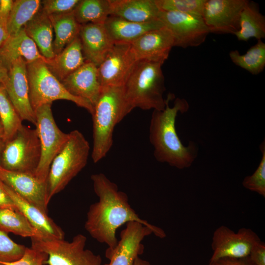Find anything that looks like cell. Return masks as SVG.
Listing matches in <instances>:
<instances>
[{
    "instance_id": "obj_1",
    "label": "cell",
    "mask_w": 265,
    "mask_h": 265,
    "mask_svg": "<svg viewBox=\"0 0 265 265\" xmlns=\"http://www.w3.org/2000/svg\"><path fill=\"white\" fill-rule=\"evenodd\" d=\"M91 179L99 201L90 206L84 228L92 238L113 249L118 242L117 230L132 221L138 222L153 229L155 235L159 238L165 237L162 229L139 217L129 204L127 194L119 190L117 185L104 174H93Z\"/></svg>"
},
{
    "instance_id": "obj_2",
    "label": "cell",
    "mask_w": 265,
    "mask_h": 265,
    "mask_svg": "<svg viewBox=\"0 0 265 265\" xmlns=\"http://www.w3.org/2000/svg\"><path fill=\"white\" fill-rule=\"evenodd\" d=\"M174 98L173 94H169L165 108L163 110H153L149 139L157 161L183 169L192 164L197 156L198 148L193 141H190L187 146H184L177 134L175 127L177 116L179 112H186L189 105L185 99L178 98L174 106L170 107L169 103Z\"/></svg>"
},
{
    "instance_id": "obj_3",
    "label": "cell",
    "mask_w": 265,
    "mask_h": 265,
    "mask_svg": "<svg viewBox=\"0 0 265 265\" xmlns=\"http://www.w3.org/2000/svg\"><path fill=\"white\" fill-rule=\"evenodd\" d=\"M162 65L147 60L137 62L123 86L126 111L128 114L135 107L143 110H163L166 99Z\"/></svg>"
},
{
    "instance_id": "obj_4",
    "label": "cell",
    "mask_w": 265,
    "mask_h": 265,
    "mask_svg": "<svg viewBox=\"0 0 265 265\" xmlns=\"http://www.w3.org/2000/svg\"><path fill=\"white\" fill-rule=\"evenodd\" d=\"M93 121V148L94 163L105 158L113 144L115 126L127 115L123 86L102 87L91 114Z\"/></svg>"
},
{
    "instance_id": "obj_5",
    "label": "cell",
    "mask_w": 265,
    "mask_h": 265,
    "mask_svg": "<svg viewBox=\"0 0 265 265\" xmlns=\"http://www.w3.org/2000/svg\"><path fill=\"white\" fill-rule=\"evenodd\" d=\"M90 146L78 130L69 133L63 147L53 159L47 180V203L63 190L87 164Z\"/></svg>"
},
{
    "instance_id": "obj_6",
    "label": "cell",
    "mask_w": 265,
    "mask_h": 265,
    "mask_svg": "<svg viewBox=\"0 0 265 265\" xmlns=\"http://www.w3.org/2000/svg\"><path fill=\"white\" fill-rule=\"evenodd\" d=\"M26 68L29 100L34 111L42 105L52 104L58 100H65L74 103L92 114V105L89 102L71 94L53 74L45 62L26 63Z\"/></svg>"
},
{
    "instance_id": "obj_7",
    "label": "cell",
    "mask_w": 265,
    "mask_h": 265,
    "mask_svg": "<svg viewBox=\"0 0 265 265\" xmlns=\"http://www.w3.org/2000/svg\"><path fill=\"white\" fill-rule=\"evenodd\" d=\"M41 154L36 129L23 125L10 140L5 142L0 167L12 171L34 173Z\"/></svg>"
},
{
    "instance_id": "obj_8",
    "label": "cell",
    "mask_w": 265,
    "mask_h": 265,
    "mask_svg": "<svg viewBox=\"0 0 265 265\" xmlns=\"http://www.w3.org/2000/svg\"><path fill=\"white\" fill-rule=\"evenodd\" d=\"M31 247L46 253L48 265H102L100 255L85 249L86 237L75 236L71 241L64 239H41L32 238Z\"/></svg>"
},
{
    "instance_id": "obj_9",
    "label": "cell",
    "mask_w": 265,
    "mask_h": 265,
    "mask_svg": "<svg viewBox=\"0 0 265 265\" xmlns=\"http://www.w3.org/2000/svg\"><path fill=\"white\" fill-rule=\"evenodd\" d=\"M52 104H47L34 111L36 130L41 146L40 160L34 174L47 182L52 162L69 137V133L61 131L57 126L51 109Z\"/></svg>"
},
{
    "instance_id": "obj_10",
    "label": "cell",
    "mask_w": 265,
    "mask_h": 265,
    "mask_svg": "<svg viewBox=\"0 0 265 265\" xmlns=\"http://www.w3.org/2000/svg\"><path fill=\"white\" fill-rule=\"evenodd\" d=\"M260 240L258 235L250 228L243 227L235 232L227 226H220L212 237L213 254L210 264L223 258H246Z\"/></svg>"
},
{
    "instance_id": "obj_11",
    "label": "cell",
    "mask_w": 265,
    "mask_h": 265,
    "mask_svg": "<svg viewBox=\"0 0 265 265\" xmlns=\"http://www.w3.org/2000/svg\"><path fill=\"white\" fill-rule=\"evenodd\" d=\"M158 19L170 31L174 38V47L198 46L205 41L210 33L202 16L160 11Z\"/></svg>"
},
{
    "instance_id": "obj_12",
    "label": "cell",
    "mask_w": 265,
    "mask_h": 265,
    "mask_svg": "<svg viewBox=\"0 0 265 265\" xmlns=\"http://www.w3.org/2000/svg\"><path fill=\"white\" fill-rule=\"evenodd\" d=\"M137 61L130 43L114 42L98 67L102 87L123 86Z\"/></svg>"
},
{
    "instance_id": "obj_13",
    "label": "cell",
    "mask_w": 265,
    "mask_h": 265,
    "mask_svg": "<svg viewBox=\"0 0 265 265\" xmlns=\"http://www.w3.org/2000/svg\"><path fill=\"white\" fill-rule=\"evenodd\" d=\"M126 224L116 246L106 249L105 256L109 263L104 265H133L136 258L144 252L143 240L152 233L155 235L153 229L138 222H129Z\"/></svg>"
},
{
    "instance_id": "obj_14",
    "label": "cell",
    "mask_w": 265,
    "mask_h": 265,
    "mask_svg": "<svg viewBox=\"0 0 265 265\" xmlns=\"http://www.w3.org/2000/svg\"><path fill=\"white\" fill-rule=\"evenodd\" d=\"M247 0H206L203 19L210 33H235Z\"/></svg>"
},
{
    "instance_id": "obj_15",
    "label": "cell",
    "mask_w": 265,
    "mask_h": 265,
    "mask_svg": "<svg viewBox=\"0 0 265 265\" xmlns=\"http://www.w3.org/2000/svg\"><path fill=\"white\" fill-rule=\"evenodd\" d=\"M2 85L22 121L26 120L35 125V114L29 96L26 62L24 58H19L11 64Z\"/></svg>"
},
{
    "instance_id": "obj_16",
    "label": "cell",
    "mask_w": 265,
    "mask_h": 265,
    "mask_svg": "<svg viewBox=\"0 0 265 265\" xmlns=\"http://www.w3.org/2000/svg\"><path fill=\"white\" fill-rule=\"evenodd\" d=\"M0 180L21 197L47 213V182L34 173L10 171L0 166Z\"/></svg>"
},
{
    "instance_id": "obj_17",
    "label": "cell",
    "mask_w": 265,
    "mask_h": 265,
    "mask_svg": "<svg viewBox=\"0 0 265 265\" xmlns=\"http://www.w3.org/2000/svg\"><path fill=\"white\" fill-rule=\"evenodd\" d=\"M138 61L163 64L174 47V38L165 26L148 31L131 43Z\"/></svg>"
},
{
    "instance_id": "obj_18",
    "label": "cell",
    "mask_w": 265,
    "mask_h": 265,
    "mask_svg": "<svg viewBox=\"0 0 265 265\" xmlns=\"http://www.w3.org/2000/svg\"><path fill=\"white\" fill-rule=\"evenodd\" d=\"M61 82L71 94L89 102L93 107L102 90L98 67L88 61Z\"/></svg>"
},
{
    "instance_id": "obj_19",
    "label": "cell",
    "mask_w": 265,
    "mask_h": 265,
    "mask_svg": "<svg viewBox=\"0 0 265 265\" xmlns=\"http://www.w3.org/2000/svg\"><path fill=\"white\" fill-rule=\"evenodd\" d=\"M79 36L85 61L97 67L104 60L114 43L104 24L88 23L81 25Z\"/></svg>"
},
{
    "instance_id": "obj_20",
    "label": "cell",
    "mask_w": 265,
    "mask_h": 265,
    "mask_svg": "<svg viewBox=\"0 0 265 265\" xmlns=\"http://www.w3.org/2000/svg\"><path fill=\"white\" fill-rule=\"evenodd\" d=\"M3 186L14 202L17 209L25 215L30 224L38 232L40 238L38 239L64 238L65 234L62 229L47 213L24 200L4 183Z\"/></svg>"
},
{
    "instance_id": "obj_21",
    "label": "cell",
    "mask_w": 265,
    "mask_h": 265,
    "mask_svg": "<svg viewBox=\"0 0 265 265\" xmlns=\"http://www.w3.org/2000/svg\"><path fill=\"white\" fill-rule=\"evenodd\" d=\"M19 58L26 63L35 61L48 62L40 53L36 44L22 28L16 34L9 36L0 48V63L7 70L11 64Z\"/></svg>"
},
{
    "instance_id": "obj_22",
    "label": "cell",
    "mask_w": 265,
    "mask_h": 265,
    "mask_svg": "<svg viewBox=\"0 0 265 265\" xmlns=\"http://www.w3.org/2000/svg\"><path fill=\"white\" fill-rule=\"evenodd\" d=\"M109 16L136 23L158 19L159 9L155 0H108Z\"/></svg>"
},
{
    "instance_id": "obj_23",
    "label": "cell",
    "mask_w": 265,
    "mask_h": 265,
    "mask_svg": "<svg viewBox=\"0 0 265 265\" xmlns=\"http://www.w3.org/2000/svg\"><path fill=\"white\" fill-rule=\"evenodd\" d=\"M104 25L114 42L132 43L145 33L163 27L159 19L146 23H136L109 16Z\"/></svg>"
},
{
    "instance_id": "obj_24",
    "label": "cell",
    "mask_w": 265,
    "mask_h": 265,
    "mask_svg": "<svg viewBox=\"0 0 265 265\" xmlns=\"http://www.w3.org/2000/svg\"><path fill=\"white\" fill-rule=\"evenodd\" d=\"M78 36L59 53L46 64L53 74L60 81L80 68L85 62Z\"/></svg>"
},
{
    "instance_id": "obj_25",
    "label": "cell",
    "mask_w": 265,
    "mask_h": 265,
    "mask_svg": "<svg viewBox=\"0 0 265 265\" xmlns=\"http://www.w3.org/2000/svg\"><path fill=\"white\" fill-rule=\"evenodd\" d=\"M24 28L26 34L35 43L43 56L48 60L55 56L53 49V27L48 15L40 9Z\"/></svg>"
},
{
    "instance_id": "obj_26",
    "label": "cell",
    "mask_w": 265,
    "mask_h": 265,
    "mask_svg": "<svg viewBox=\"0 0 265 265\" xmlns=\"http://www.w3.org/2000/svg\"><path fill=\"white\" fill-rule=\"evenodd\" d=\"M49 17L55 33L53 49L56 55L79 36L81 25L76 21L74 11Z\"/></svg>"
},
{
    "instance_id": "obj_27",
    "label": "cell",
    "mask_w": 265,
    "mask_h": 265,
    "mask_svg": "<svg viewBox=\"0 0 265 265\" xmlns=\"http://www.w3.org/2000/svg\"><path fill=\"white\" fill-rule=\"evenodd\" d=\"M239 41L265 38V18L255 4L247 1L240 16L239 29L235 34Z\"/></svg>"
},
{
    "instance_id": "obj_28",
    "label": "cell",
    "mask_w": 265,
    "mask_h": 265,
    "mask_svg": "<svg viewBox=\"0 0 265 265\" xmlns=\"http://www.w3.org/2000/svg\"><path fill=\"white\" fill-rule=\"evenodd\" d=\"M40 0H13L7 22L8 36L17 33L40 11Z\"/></svg>"
},
{
    "instance_id": "obj_29",
    "label": "cell",
    "mask_w": 265,
    "mask_h": 265,
    "mask_svg": "<svg viewBox=\"0 0 265 265\" xmlns=\"http://www.w3.org/2000/svg\"><path fill=\"white\" fill-rule=\"evenodd\" d=\"M0 230L23 237L40 238L37 231L19 210L0 208Z\"/></svg>"
},
{
    "instance_id": "obj_30",
    "label": "cell",
    "mask_w": 265,
    "mask_h": 265,
    "mask_svg": "<svg viewBox=\"0 0 265 265\" xmlns=\"http://www.w3.org/2000/svg\"><path fill=\"white\" fill-rule=\"evenodd\" d=\"M74 14L80 25L104 24L109 16L108 0H80L74 11Z\"/></svg>"
},
{
    "instance_id": "obj_31",
    "label": "cell",
    "mask_w": 265,
    "mask_h": 265,
    "mask_svg": "<svg viewBox=\"0 0 265 265\" xmlns=\"http://www.w3.org/2000/svg\"><path fill=\"white\" fill-rule=\"evenodd\" d=\"M229 56L236 65L253 75L259 74L265 67V44L261 39L258 40L245 54H241L236 50L230 52Z\"/></svg>"
},
{
    "instance_id": "obj_32",
    "label": "cell",
    "mask_w": 265,
    "mask_h": 265,
    "mask_svg": "<svg viewBox=\"0 0 265 265\" xmlns=\"http://www.w3.org/2000/svg\"><path fill=\"white\" fill-rule=\"evenodd\" d=\"M0 120L3 129L4 142L10 140L23 126V121L2 84H0Z\"/></svg>"
},
{
    "instance_id": "obj_33",
    "label": "cell",
    "mask_w": 265,
    "mask_h": 265,
    "mask_svg": "<svg viewBox=\"0 0 265 265\" xmlns=\"http://www.w3.org/2000/svg\"><path fill=\"white\" fill-rule=\"evenodd\" d=\"M206 0H155L160 11L203 16Z\"/></svg>"
},
{
    "instance_id": "obj_34",
    "label": "cell",
    "mask_w": 265,
    "mask_h": 265,
    "mask_svg": "<svg viewBox=\"0 0 265 265\" xmlns=\"http://www.w3.org/2000/svg\"><path fill=\"white\" fill-rule=\"evenodd\" d=\"M262 154L261 160L254 172L245 177L242 185L246 189L255 192L265 197V140L260 144Z\"/></svg>"
},
{
    "instance_id": "obj_35",
    "label": "cell",
    "mask_w": 265,
    "mask_h": 265,
    "mask_svg": "<svg viewBox=\"0 0 265 265\" xmlns=\"http://www.w3.org/2000/svg\"><path fill=\"white\" fill-rule=\"evenodd\" d=\"M26 247L13 241L7 234L0 230V263L17 261L23 256Z\"/></svg>"
},
{
    "instance_id": "obj_36",
    "label": "cell",
    "mask_w": 265,
    "mask_h": 265,
    "mask_svg": "<svg viewBox=\"0 0 265 265\" xmlns=\"http://www.w3.org/2000/svg\"><path fill=\"white\" fill-rule=\"evenodd\" d=\"M80 0H44L41 10L48 16L73 12Z\"/></svg>"
},
{
    "instance_id": "obj_37",
    "label": "cell",
    "mask_w": 265,
    "mask_h": 265,
    "mask_svg": "<svg viewBox=\"0 0 265 265\" xmlns=\"http://www.w3.org/2000/svg\"><path fill=\"white\" fill-rule=\"evenodd\" d=\"M48 258V256L46 253L26 247L23 256L19 260L0 264L3 265H44Z\"/></svg>"
},
{
    "instance_id": "obj_38",
    "label": "cell",
    "mask_w": 265,
    "mask_h": 265,
    "mask_svg": "<svg viewBox=\"0 0 265 265\" xmlns=\"http://www.w3.org/2000/svg\"><path fill=\"white\" fill-rule=\"evenodd\" d=\"M248 258L253 265H265V244L260 240L251 249Z\"/></svg>"
},
{
    "instance_id": "obj_39",
    "label": "cell",
    "mask_w": 265,
    "mask_h": 265,
    "mask_svg": "<svg viewBox=\"0 0 265 265\" xmlns=\"http://www.w3.org/2000/svg\"><path fill=\"white\" fill-rule=\"evenodd\" d=\"M0 208L16 210V206L11 197L5 190L3 182L0 180Z\"/></svg>"
},
{
    "instance_id": "obj_40",
    "label": "cell",
    "mask_w": 265,
    "mask_h": 265,
    "mask_svg": "<svg viewBox=\"0 0 265 265\" xmlns=\"http://www.w3.org/2000/svg\"><path fill=\"white\" fill-rule=\"evenodd\" d=\"M209 265H253L248 257L244 258H223Z\"/></svg>"
},
{
    "instance_id": "obj_41",
    "label": "cell",
    "mask_w": 265,
    "mask_h": 265,
    "mask_svg": "<svg viewBox=\"0 0 265 265\" xmlns=\"http://www.w3.org/2000/svg\"><path fill=\"white\" fill-rule=\"evenodd\" d=\"M13 0H1L0 4V19L7 22Z\"/></svg>"
},
{
    "instance_id": "obj_42",
    "label": "cell",
    "mask_w": 265,
    "mask_h": 265,
    "mask_svg": "<svg viewBox=\"0 0 265 265\" xmlns=\"http://www.w3.org/2000/svg\"><path fill=\"white\" fill-rule=\"evenodd\" d=\"M8 37L7 22L0 19V48Z\"/></svg>"
},
{
    "instance_id": "obj_43",
    "label": "cell",
    "mask_w": 265,
    "mask_h": 265,
    "mask_svg": "<svg viewBox=\"0 0 265 265\" xmlns=\"http://www.w3.org/2000/svg\"><path fill=\"white\" fill-rule=\"evenodd\" d=\"M7 76V70L0 63V84H3Z\"/></svg>"
},
{
    "instance_id": "obj_44",
    "label": "cell",
    "mask_w": 265,
    "mask_h": 265,
    "mask_svg": "<svg viewBox=\"0 0 265 265\" xmlns=\"http://www.w3.org/2000/svg\"><path fill=\"white\" fill-rule=\"evenodd\" d=\"M133 265H152L149 262L144 260L139 257L137 258Z\"/></svg>"
},
{
    "instance_id": "obj_45",
    "label": "cell",
    "mask_w": 265,
    "mask_h": 265,
    "mask_svg": "<svg viewBox=\"0 0 265 265\" xmlns=\"http://www.w3.org/2000/svg\"><path fill=\"white\" fill-rule=\"evenodd\" d=\"M4 145L5 142L3 140V139L0 138V166H1V156Z\"/></svg>"
},
{
    "instance_id": "obj_46",
    "label": "cell",
    "mask_w": 265,
    "mask_h": 265,
    "mask_svg": "<svg viewBox=\"0 0 265 265\" xmlns=\"http://www.w3.org/2000/svg\"><path fill=\"white\" fill-rule=\"evenodd\" d=\"M3 135H4L3 129V127H2V126L0 120V138L3 139Z\"/></svg>"
},
{
    "instance_id": "obj_47",
    "label": "cell",
    "mask_w": 265,
    "mask_h": 265,
    "mask_svg": "<svg viewBox=\"0 0 265 265\" xmlns=\"http://www.w3.org/2000/svg\"><path fill=\"white\" fill-rule=\"evenodd\" d=\"M0 265H3L0 264Z\"/></svg>"
},
{
    "instance_id": "obj_48",
    "label": "cell",
    "mask_w": 265,
    "mask_h": 265,
    "mask_svg": "<svg viewBox=\"0 0 265 265\" xmlns=\"http://www.w3.org/2000/svg\"><path fill=\"white\" fill-rule=\"evenodd\" d=\"M0 1H1V0H0Z\"/></svg>"
}]
</instances>
